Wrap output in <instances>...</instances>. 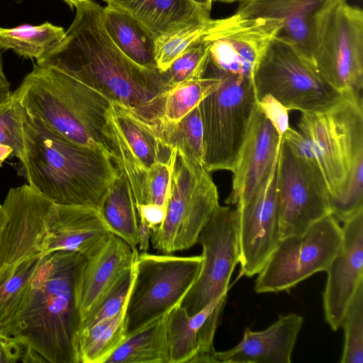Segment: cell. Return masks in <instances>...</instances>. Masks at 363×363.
<instances>
[{
    "label": "cell",
    "mask_w": 363,
    "mask_h": 363,
    "mask_svg": "<svg viewBox=\"0 0 363 363\" xmlns=\"http://www.w3.org/2000/svg\"><path fill=\"white\" fill-rule=\"evenodd\" d=\"M65 36L62 27L45 22L40 26L21 25L0 27V47L11 49L19 56L38 61L55 50Z\"/></svg>",
    "instance_id": "obj_30"
},
{
    "label": "cell",
    "mask_w": 363,
    "mask_h": 363,
    "mask_svg": "<svg viewBox=\"0 0 363 363\" xmlns=\"http://www.w3.org/2000/svg\"><path fill=\"white\" fill-rule=\"evenodd\" d=\"M1 48L0 47V82H9L7 81V79L4 73L3 70V60H2V55H1Z\"/></svg>",
    "instance_id": "obj_49"
},
{
    "label": "cell",
    "mask_w": 363,
    "mask_h": 363,
    "mask_svg": "<svg viewBox=\"0 0 363 363\" xmlns=\"http://www.w3.org/2000/svg\"><path fill=\"white\" fill-rule=\"evenodd\" d=\"M126 305L127 302L112 317L79 333L78 350L80 363H105L124 341L127 337Z\"/></svg>",
    "instance_id": "obj_31"
},
{
    "label": "cell",
    "mask_w": 363,
    "mask_h": 363,
    "mask_svg": "<svg viewBox=\"0 0 363 363\" xmlns=\"http://www.w3.org/2000/svg\"><path fill=\"white\" fill-rule=\"evenodd\" d=\"M314 67L340 92H362L363 11L347 0H336L317 16Z\"/></svg>",
    "instance_id": "obj_10"
},
{
    "label": "cell",
    "mask_w": 363,
    "mask_h": 363,
    "mask_svg": "<svg viewBox=\"0 0 363 363\" xmlns=\"http://www.w3.org/2000/svg\"><path fill=\"white\" fill-rule=\"evenodd\" d=\"M0 275L26 259L45 255L56 204L28 184L11 188L1 204Z\"/></svg>",
    "instance_id": "obj_14"
},
{
    "label": "cell",
    "mask_w": 363,
    "mask_h": 363,
    "mask_svg": "<svg viewBox=\"0 0 363 363\" xmlns=\"http://www.w3.org/2000/svg\"><path fill=\"white\" fill-rule=\"evenodd\" d=\"M281 139L257 101L231 171L233 187L227 204L244 203L259 190L278 160Z\"/></svg>",
    "instance_id": "obj_17"
},
{
    "label": "cell",
    "mask_w": 363,
    "mask_h": 363,
    "mask_svg": "<svg viewBox=\"0 0 363 363\" xmlns=\"http://www.w3.org/2000/svg\"><path fill=\"white\" fill-rule=\"evenodd\" d=\"M9 87V82H0V101H3L11 94Z\"/></svg>",
    "instance_id": "obj_48"
},
{
    "label": "cell",
    "mask_w": 363,
    "mask_h": 363,
    "mask_svg": "<svg viewBox=\"0 0 363 363\" xmlns=\"http://www.w3.org/2000/svg\"><path fill=\"white\" fill-rule=\"evenodd\" d=\"M64 1L68 6L73 9L74 7L76 6V5L81 1L82 0H62Z\"/></svg>",
    "instance_id": "obj_50"
},
{
    "label": "cell",
    "mask_w": 363,
    "mask_h": 363,
    "mask_svg": "<svg viewBox=\"0 0 363 363\" xmlns=\"http://www.w3.org/2000/svg\"><path fill=\"white\" fill-rule=\"evenodd\" d=\"M13 93L29 117L73 143L101 150L112 158L106 138L111 101L100 92L57 68L35 64Z\"/></svg>",
    "instance_id": "obj_4"
},
{
    "label": "cell",
    "mask_w": 363,
    "mask_h": 363,
    "mask_svg": "<svg viewBox=\"0 0 363 363\" xmlns=\"http://www.w3.org/2000/svg\"><path fill=\"white\" fill-rule=\"evenodd\" d=\"M138 233L139 250L146 252L150 246L152 230L147 224L143 220H139Z\"/></svg>",
    "instance_id": "obj_45"
},
{
    "label": "cell",
    "mask_w": 363,
    "mask_h": 363,
    "mask_svg": "<svg viewBox=\"0 0 363 363\" xmlns=\"http://www.w3.org/2000/svg\"><path fill=\"white\" fill-rule=\"evenodd\" d=\"M123 12L157 38L189 25L209 21L210 13L191 0H103Z\"/></svg>",
    "instance_id": "obj_22"
},
{
    "label": "cell",
    "mask_w": 363,
    "mask_h": 363,
    "mask_svg": "<svg viewBox=\"0 0 363 363\" xmlns=\"http://www.w3.org/2000/svg\"><path fill=\"white\" fill-rule=\"evenodd\" d=\"M363 152L354 162L340 196L330 201L331 215L345 222L363 211Z\"/></svg>",
    "instance_id": "obj_40"
},
{
    "label": "cell",
    "mask_w": 363,
    "mask_h": 363,
    "mask_svg": "<svg viewBox=\"0 0 363 363\" xmlns=\"http://www.w3.org/2000/svg\"><path fill=\"white\" fill-rule=\"evenodd\" d=\"M113 234L99 210L56 204L45 253L70 251L89 257L99 251Z\"/></svg>",
    "instance_id": "obj_19"
},
{
    "label": "cell",
    "mask_w": 363,
    "mask_h": 363,
    "mask_svg": "<svg viewBox=\"0 0 363 363\" xmlns=\"http://www.w3.org/2000/svg\"><path fill=\"white\" fill-rule=\"evenodd\" d=\"M281 238L301 235L331 214L323 176L313 162L298 155L282 138L276 177Z\"/></svg>",
    "instance_id": "obj_12"
},
{
    "label": "cell",
    "mask_w": 363,
    "mask_h": 363,
    "mask_svg": "<svg viewBox=\"0 0 363 363\" xmlns=\"http://www.w3.org/2000/svg\"><path fill=\"white\" fill-rule=\"evenodd\" d=\"M167 314L128 335L105 363H168Z\"/></svg>",
    "instance_id": "obj_28"
},
{
    "label": "cell",
    "mask_w": 363,
    "mask_h": 363,
    "mask_svg": "<svg viewBox=\"0 0 363 363\" xmlns=\"http://www.w3.org/2000/svg\"><path fill=\"white\" fill-rule=\"evenodd\" d=\"M138 251L113 234L93 255L86 257L77 285L82 320L90 309L135 262Z\"/></svg>",
    "instance_id": "obj_21"
},
{
    "label": "cell",
    "mask_w": 363,
    "mask_h": 363,
    "mask_svg": "<svg viewBox=\"0 0 363 363\" xmlns=\"http://www.w3.org/2000/svg\"><path fill=\"white\" fill-rule=\"evenodd\" d=\"M195 4L199 6L205 11L210 13L211 10L213 0H191Z\"/></svg>",
    "instance_id": "obj_47"
},
{
    "label": "cell",
    "mask_w": 363,
    "mask_h": 363,
    "mask_svg": "<svg viewBox=\"0 0 363 363\" xmlns=\"http://www.w3.org/2000/svg\"><path fill=\"white\" fill-rule=\"evenodd\" d=\"M247 0H213V1H220V2H225V3H233L239 1L240 3L245 2Z\"/></svg>",
    "instance_id": "obj_51"
},
{
    "label": "cell",
    "mask_w": 363,
    "mask_h": 363,
    "mask_svg": "<svg viewBox=\"0 0 363 363\" xmlns=\"http://www.w3.org/2000/svg\"><path fill=\"white\" fill-rule=\"evenodd\" d=\"M220 82L219 75L211 70L209 75L174 86L131 110L143 120L177 122L214 91Z\"/></svg>",
    "instance_id": "obj_23"
},
{
    "label": "cell",
    "mask_w": 363,
    "mask_h": 363,
    "mask_svg": "<svg viewBox=\"0 0 363 363\" xmlns=\"http://www.w3.org/2000/svg\"><path fill=\"white\" fill-rule=\"evenodd\" d=\"M20 161L28 185L55 204L99 211L120 173L104 152L73 143L28 115Z\"/></svg>",
    "instance_id": "obj_3"
},
{
    "label": "cell",
    "mask_w": 363,
    "mask_h": 363,
    "mask_svg": "<svg viewBox=\"0 0 363 363\" xmlns=\"http://www.w3.org/2000/svg\"><path fill=\"white\" fill-rule=\"evenodd\" d=\"M143 121L164 147L176 149L179 154L203 167V133L199 105L177 122Z\"/></svg>",
    "instance_id": "obj_27"
},
{
    "label": "cell",
    "mask_w": 363,
    "mask_h": 363,
    "mask_svg": "<svg viewBox=\"0 0 363 363\" xmlns=\"http://www.w3.org/2000/svg\"><path fill=\"white\" fill-rule=\"evenodd\" d=\"M85 259L70 251L46 255L25 301L0 325V333L34 350L45 362L80 363L77 285Z\"/></svg>",
    "instance_id": "obj_2"
},
{
    "label": "cell",
    "mask_w": 363,
    "mask_h": 363,
    "mask_svg": "<svg viewBox=\"0 0 363 363\" xmlns=\"http://www.w3.org/2000/svg\"><path fill=\"white\" fill-rule=\"evenodd\" d=\"M260 110L282 138L289 128V111L279 101L269 94L257 100Z\"/></svg>",
    "instance_id": "obj_42"
},
{
    "label": "cell",
    "mask_w": 363,
    "mask_h": 363,
    "mask_svg": "<svg viewBox=\"0 0 363 363\" xmlns=\"http://www.w3.org/2000/svg\"><path fill=\"white\" fill-rule=\"evenodd\" d=\"M12 152L13 150L11 147L0 144V167L6 158L12 157Z\"/></svg>",
    "instance_id": "obj_46"
},
{
    "label": "cell",
    "mask_w": 363,
    "mask_h": 363,
    "mask_svg": "<svg viewBox=\"0 0 363 363\" xmlns=\"http://www.w3.org/2000/svg\"><path fill=\"white\" fill-rule=\"evenodd\" d=\"M277 162L278 160L253 196L235 205L238 213L240 272L247 277L259 274L281 239L276 198Z\"/></svg>",
    "instance_id": "obj_16"
},
{
    "label": "cell",
    "mask_w": 363,
    "mask_h": 363,
    "mask_svg": "<svg viewBox=\"0 0 363 363\" xmlns=\"http://www.w3.org/2000/svg\"><path fill=\"white\" fill-rule=\"evenodd\" d=\"M226 298L227 294L222 296L193 315L181 305L167 314L168 363L189 362L199 350L198 337L202 325L219 304L226 303Z\"/></svg>",
    "instance_id": "obj_25"
},
{
    "label": "cell",
    "mask_w": 363,
    "mask_h": 363,
    "mask_svg": "<svg viewBox=\"0 0 363 363\" xmlns=\"http://www.w3.org/2000/svg\"><path fill=\"white\" fill-rule=\"evenodd\" d=\"M4 218V211L2 205H0V227L3 223Z\"/></svg>",
    "instance_id": "obj_52"
},
{
    "label": "cell",
    "mask_w": 363,
    "mask_h": 363,
    "mask_svg": "<svg viewBox=\"0 0 363 363\" xmlns=\"http://www.w3.org/2000/svg\"><path fill=\"white\" fill-rule=\"evenodd\" d=\"M210 68L220 82L199 104L203 167L208 172L232 171L257 99L252 78Z\"/></svg>",
    "instance_id": "obj_7"
},
{
    "label": "cell",
    "mask_w": 363,
    "mask_h": 363,
    "mask_svg": "<svg viewBox=\"0 0 363 363\" xmlns=\"http://www.w3.org/2000/svg\"><path fill=\"white\" fill-rule=\"evenodd\" d=\"M27 113L13 93L0 101V144L13 150L20 160L24 152V123Z\"/></svg>",
    "instance_id": "obj_38"
},
{
    "label": "cell",
    "mask_w": 363,
    "mask_h": 363,
    "mask_svg": "<svg viewBox=\"0 0 363 363\" xmlns=\"http://www.w3.org/2000/svg\"><path fill=\"white\" fill-rule=\"evenodd\" d=\"M209 45L201 39L189 48L163 72L166 90L181 83L197 79L206 75L208 64Z\"/></svg>",
    "instance_id": "obj_35"
},
{
    "label": "cell",
    "mask_w": 363,
    "mask_h": 363,
    "mask_svg": "<svg viewBox=\"0 0 363 363\" xmlns=\"http://www.w3.org/2000/svg\"><path fill=\"white\" fill-rule=\"evenodd\" d=\"M99 211L111 232L132 248L138 245V219L133 192L125 174L120 171L106 193Z\"/></svg>",
    "instance_id": "obj_29"
},
{
    "label": "cell",
    "mask_w": 363,
    "mask_h": 363,
    "mask_svg": "<svg viewBox=\"0 0 363 363\" xmlns=\"http://www.w3.org/2000/svg\"><path fill=\"white\" fill-rule=\"evenodd\" d=\"M314 67L317 42V16H293L285 20L277 35Z\"/></svg>",
    "instance_id": "obj_39"
},
{
    "label": "cell",
    "mask_w": 363,
    "mask_h": 363,
    "mask_svg": "<svg viewBox=\"0 0 363 363\" xmlns=\"http://www.w3.org/2000/svg\"><path fill=\"white\" fill-rule=\"evenodd\" d=\"M136 259V258H135ZM135 274V264L125 271L82 319L80 332L116 315L126 303Z\"/></svg>",
    "instance_id": "obj_37"
},
{
    "label": "cell",
    "mask_w": 363,
    "mask_h": 363,
    "mask_svg": "<svg viewBox=\"0 0 363 363\" xmlns=\"http://www.w3.org/2000/svg\"><path fill=\"white\" fill-rule=\"evenodd\" d=\"M302 316L290 313L279 315L267 329L252 331L246 328L235 347L213 354L214 362L221 363H290L296 338L301 329Z\"/></svg>",
    "instance_id": "obj_20"
},
{
    "label": "cell",
    "mask_w": 363,
    "mask_h": 363,
    "mask_svg": "<svg viewBox=\"0 0 363 363\" xmlns=\"http://www.w3.org/2000/svg\"><path fill=\"white\" fill-rule=\"evenodd\" d=\"M282 23L238 20L233 16L212 19L203 38L208 41V66L218 71L252 78L257 64Z\"/></svg>",
    "instance_id": "obj_15"
},
{
    "label": "cell",
    "mask_w": 363,
    "mask_h": 363,
    "mask_svg": "<svg viewBox=\"0 0 363 363\" xmlns=\"http://www.w3.org/2000/svg\"><path fill=\"white\" fill-rule=\"evenodd\" d=\"M252 81L257 100L269 94L289 111L324 109L346 93L327 83L312 65L278 35L269 41L259 58Z\"/></svg>",
    "instance_id": "obj_9"
},
{
    "label": "cell",
    "mask_w": 363,
    "mask_h": 363,
    "mask_svg": "<svg viewBox=\"0 0 363 363\" xmlns=\"http://www.w3.org/2000/svg\"><path fill=\"white\" fill-rule=\"evenodd\" d=\"M212 19L189 25L156 38V67L164 72L170 65L189 48L206 34Z\"/></svg>",
    "instance_id": "obj_34"
},
{
    "label": "cell",
    "mask_w": 363,
    "mask_h": 363,
    "mask_svg": "<svg viewBox=\"0 0 363 363\" xmlns=\"http://www.w3.org/2000/svg\"><path fill=\"white\" fill-rule=\"evenodd\" d=\"M336 0H247L233 15L238 20L283 22L297 16H317Z\"/></svg>",
    "instance_id": "obj_32"
},
{
    "label": "cell",
    "mask_w": 363,
    "mask_h": 363,
    "mask_svg": "<svg viewBox=\"0 0 363 363\" xmlns=\"http://www.w3.org/2000/svg\"><path fill=\"white\" fill-rule=\"evenodd\" d=\"M176 155L177 150L172 149L170 157L167 161H159L148 169V203L167 205L171 173Z\"/></svg>",
    "instance_id": "obj_41"
},
{
    "label": "cell",
    "mask_w": 363,
    "mask_h": 363,
    "mask_svg": "<svg viewBox=\"0 0 363 363\" xmlns=\"http://www.w3.org/2000/svg\"><path fill=\"white\" fill-rule=\"evenodd\" d=\"M24 347L13 337L0 333V363L21 362Z\"/></svg>",
    "instance_id": "obj_44"
},
{
    "label": "cell",
    "mask_w": 363,
    "mask_h": 363,
    "mask_svg": "<svg viewBox=\"0 0 363 363\" xmlns=\"http://www.w3.org/2000/svg\"><path fill=\"white\" fill-rule=\"evenodd\" d=\"M75 8L63 40L36 61L38 66L57 68L132 110L165 91L163 72L138 65L113 43L103 24L104 7L82 0Z\"/></svg>",
    "instance_id": "obj_1"
},
{
    "label": "cell",
    "mask_w": 363,
    "mask_h": 363,
    "mask_svg": "<svg viewBox=\"0 0 363 363\" xmlns=\"http://www.w3.org/2000/svg\"><path fill=\"white\" fill-rule=\"evenodd\" d=\"M103 24L116 47L140 66L154 69L155 37L129 15L108 6L103 9Z\"/></svg>",
    "instance_id": "obj_24"
},
{
    "label": "cell",
    "mask_w": 363,
    "mask_h": 363,
    "mask_svg": "<svg viewBox=\"0 0 363 363\" xmlns=\"http://www.w3.org/2000/svg\"><path fill=\"white\" fill-rule=\"evenodd\" d=\"M202 260V255L138 252L125 309L127 336L181 305L199 274Z\"/></svg>",
    "instance_id": "obj_8"
},
{
    "label": "cell",
    "mask_w": 363,
    "mask_h": 363,
    "mask_svg": "<svg viewBox=\"0 0 363 363\" xmlns=\"http://www.w3.org/2000/svg\"><path fill=\"white\" fill-rule=\"evenodd\" d=\"M342 230L328 215L301 235L281 238L255 283L257 293L287 291L311 275L326 271L338 252Z\"/></svg>",
    "instance_id": "obj_11"
},
{
    "label": "cell",
    "mask_w": 363,
    "mask_h": 363,
    "mask_svg": "<svg viewBox=\"0 0 363 363\" xmlns=\"http://www.w3.org/2000/svg\"><path fill=\"white\" fill-rule=\"evenodd\" d=\"M139 220L145 222L152 230L164 220L167 214V205L155 203L135 204Z\"/></svg>",
    "instance_id": "obj_43"
},
{
    "label": "cell",
    "mask_w": 363,
    "mask_h": 363,
    "mask_svg": "<svg viewBox=\"0 0 363 363\" xmlns=\"http://www.w3.org/2000/svg\"><path fill=\"white\" fill-rule=\"evenodd\" d=\"M198 242L203 247L200 272L181 303L189 315L228 294L231 274L240 262L236 206L218 205L201 230Z\"/></svg>",
    "instance_id": "obj_13"
},
{
    "label": "cell",
    "mask_w": 363,
    "mask_h": 363,
    "mask_svg": "<svg viewBox=\"0 0 363 363\" xmlns=\"http://www.w3.org/2000/svg\"><path fill=\"white\" fill-rule=\"evenodd\" d=\"M45 256L26 259L0 277V325L11 318L25 301Z\"/></svg>",
    "instance_id": "obj_33"
},
{
    "label": "cell",
    "mask_w": 363,
    "mask_h": 363,
    "mask_svg": "<svg viewBox=\"0 0 363 363\" xmlns=\"http://www.w3.org/2000/svg\"><path fill=\"white\" fill-rule=\"evenodd\" d=\"M362 92H346L326 108L303 112L298 130L291 127L282 138L294 152L320 169L330 201L341 194L350 169L363 152Z\"/></svg>",
    "instance_id": "obj_5"
},
{
    "label": "cell",
    "mask_w": 363,
    "mask_h": 363,
    "mask_svg": "<svg viewBox=\"0 0 363 363\" xmlns=\"http://www.w3.org/2000/svg\"><path fill=\"white\" fill-rule=\"evenodd\" d=\"M219 205L218 189L210 172L177 151L173 163L167 214L152 230V247L162 254L189 249Z\"/></svg>",
    "instance_id": "obj_6"
},
{
    "label": "cell",
    "mask_w": 363,
    "mask_h": 363,
    "mask_svg": "<svg viewBox=\"0 0 363 363\" xmlns=\"http://www.w3.org/2000/svg\"><path fill=\"white\" fill-rule=\"evenodd\" d=\"M108 113L131 152L147 170L169 158L162 155H169L172 150L164 147L148 124L131 109L111 101Z\"/></svg>",
    "instance_id": "obj_26"
},
{
    "label": "cell",
    "mask_w": 363,
    "mask_h": 363,
    "mask_svg": "<svg viewBox=\"0 0 363 363\" xmlns=\"http://www.w3.org/2000/svg\"><path fill=\"white\" fill-rule=\"evenodd\" d=\"M341 247L328 269L323 294L325 321L333 330L340 326L346 311L363 283V211L344 222Z\"/></svg>",
    "instance_id": "obj_18"
},
{
    "label": "cell",
    "mask_w": 363,
    "mask_h": 363,
    "mask_svg": "<svg viewBox=\"0 0 363 363\" xmlns=\"http://www.w3.org/2000/svg\"><path fill=\"white\" fill-rule=\"evenodd\" d=\"M344 347L341 363H363V283L354 294L342 319Z\"/></svg>",
    "instance_id": "obj_36"
}]
</instances>
